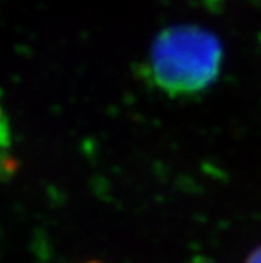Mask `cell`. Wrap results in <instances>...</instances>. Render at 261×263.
I'll list each match as a JSON object with an SVG mask.
<instances>
[{
  "label": "cell",
  "instance_id": "6da1fadb",
  "mask_svg": "<svg viewBox=\"0 0 261 263\" xmlns=\"http://www.w3.org/2000/svg\"><path fill=\"white\" fill-rule=\"evenodd\" d=\"M224 49L219 38L198 26H172L153 41L147 74L172 98L192 97L219 76Z\"/></svg>",
  "mask_w": 261,
  "mask_h": 263
},
{
  "label": "cell",
  "instance_id": "7a4b0ae2",
  "mask_svg": "<svg viewBox=\"0 0 261 263\" xmlns=\"http://www.w3.org/2000/svg\"><path fill=\"white\" fill-rule=\"evenodd\" d=\"M11 142V133H10V123L5 115V110L0 103V148H8Z\"/></svg>",
  "mask_w": 261,
  "mask_h": 263
},
{
  "label": "cell",
  "instance_id": "3957f363",
  "mask_svg": "<svg viewBox=\"0 0 261 263\" xmlns=\"http://www.w3.org/2000/svg\"><path fill=\"white\" fill-rule=\"evenodd\" d=\"M247 263H261V248L250 254V257H249Z\"/></svg>",
  "mask_w": 261,
  "mask_h": 263
},
{
  "label": "cell",
  "instance_id": "277c9868",
  "mask_svg": "<svg viewBox=\"0 0 261 263\" xmlns=\"http://www.w3.org/2000/svg\"><path fill=\"white\" fill-rule=\"evenodd\" d=\"M191 263H214V261L206 260V258H195V260H192Z\"/></svg>",
  "mask_w": 261,
  "mask_h": 263
}]
</instances>
